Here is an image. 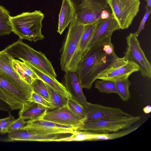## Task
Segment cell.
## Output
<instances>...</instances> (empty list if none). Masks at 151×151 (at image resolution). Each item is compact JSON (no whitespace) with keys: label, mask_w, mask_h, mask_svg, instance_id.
Wrapping results in <instances>:
<instances>
[{"label":"cell","mask_w":151,"mask_h":151,"mask_svg":"<svg viewBox=\"0 0 151 151\" xmlns=\"http://www.w3.org/2000/svg\"><path fill=\"white\" fill-rule=\"evenodd\" d=\"M117 57L111 40L88 49L76 72L82 88L90 89L98 75L108 68Z\"/></svg>","instance_id":"cell-1"},{"label":"cell","mask_w":151,"mask_h":151,"mask_svg":"<svg viewBox=\"0 0 151 151\" xmlns=\"http://www.w3.org/2000/svg\"><path fill=\"white\" fill-rule=\"evenodd\" d=\"M44 17L40 11L24 12L14 16H10L12 32L19 39L36 42L42 40V21Z\"/></svg>","instance_id":"cell-2"},{"label":"cell","mask_w":151,"mask_h":151,"mask_svg":"<svg viewBox=\"0 0 151 151\" xmlns=\"http://www.w3.org/2000/svg\"><path fill=\"white\" fill-rule=\"evenodd\" d=\"M4 50L13 58L25 61L49 75L57 77L51 63L45 54L35 50L21 40L19 39Z\"/></svg>","instance_id":"cell-3"},{"label":"cell","mask_w":151,"mask_h":151,"mask_svg":"<svg viewBox=\"0 0 151 151\" xmlns=\"http://www.w3.org/2000/svg\"><path fill=\"white\" fill-rule=\"evenodd\" d=\"M75 9V20L85 25L95 22L101 19L104 10L111 12L107 0H70Z\"/></svg>","instance_id":"cell-4"},{"label":"cell","mask_w":151,"mask_h":151,"mask_svg":"<svg viewBox=\"0 0 151 151\" xmlns=\"http://www.w3.org/2000/svg\"><path fill=\"white\" fill-rule=\"evenodd\" d=\"M140 119V116L131 115L124 117L101 119L84 122L76 130L98 134L109 133L130 128Z\"/></svg>","instance_id":"cell-5"},{"label":"cell","mask_w":151,"mask_h":151,"mask_svg":"<svg viewBox=\"0 0 151 151\" xmlns=\"http://www.w3.org/2000/svg\"><path fill=\"white\" fill-rule=\"evenodd\" d=\"M120 29H128L139 11V0H107Z\"/></svg>","instance_id":"cell-6"},{"label":"cell","mask_w":151,"mask_h":151,"mask_svg":"<svg viewBox=\"0 0 151 151\" xmlns=\"http://www.w3.org/2000/svg\"><path fill=\"white\" fill-rule=\"evenodd\" d=\"M84 28V25L79 24L75 19L70 23L60 57L61 69L65 72L69 70L71 62L78 48Z\"/></svg>","instance_id":"cell-7"},{"label":"cell","mask_w":151,"mask_h":151,"mask_svg":"<svg viewBox=\"0 0 151 151\" xmlns=\"http://www.w3.org/2000/svg\"><path fill=\"white\" fill-rule=\"evenodd\" d=\"M127 47L124 57L135 64L141 75L148 79L151 78V65L141 47L135 33H130L126 37Z\"/></svg>","instance_id":"cell-8"},{"label":"cell","mask_w":151,"mask_h":151,"mask_svg":"<svg viewBox=\"0 0 151 151\" xmlns=\"http://www.w3.org/2000/svg\"><path fill=\"white\" fill-rule=\"evenodd\" d=\"M13 58L4 50L0 51V74L30 98L33 91L31 86L14 68L12 63Z\"/></svg>","instance_id":"cell-9"},{"label":"cell","mask_w":151,"mask_h":151,"mask_svg":"<svg viewBox=\"0 0 151 151\" xmlns=\"http://www.w3.org/2000/svg\"><path fill=\"white\" fill-rule=\"evenodd\" d=\"M138 71L135 64L126 60L124 57H117L108 68L98 75L97 79L114 81L120 78L129 77L132 73Z\"/></svg>","instance_id":"cell-10"},{"label":"cell","mask_w":151,"mask_h":151,"mask_svg":"<svg viewBox=\"0 0 151 151\" xmlns=\"http://www.w3.org/2000/svg\"><path fill=\"white\" fill-rule=\"evenodd\" d=\"M83 107L86 117L84 122L131 115L119 108L92 104L88 102Z\"/></svg>","instance_id":"cell-11"},{"label":"cell","mask_w":151,"mask_h":151,"mask_svg":"<svg viewBox=\"0 0 151 151\" xmlns=\"http://www.w3.org/2000/svg\"><path fill=\"white\" fill-rule=\"evenodd\" d=\"M119 29V26L112 13L107 19L98 20L96 22L95 29L88 49L103 42L111 40L114 32Z\"/></svg>","instance_id":"cell-12"},{"label":"cell","mask_w":151,"mask_h":151,"mask_svg":"<svg viewBox=\"0 0 151 151\" xmlns=\"http://www.w3.org/2000/svg\"><path fill=\"white\" fill-rule=\"evenodd\" d=\"M70 133L42 134L24 128L8 133L9 141L53 142L54 140L69 136Z\"/></svg>","instance_id":"cell-13"},{"label":"cell","mask_w":151,"mask_h":151,"mask_svg":"<svg viewBox=\"0 0 151 151\" xmlns=\"http://www.w3.org/2000/svg\"><path fill=\"white\" fill-rule=\"evenodd\" d=\"M47 112L42 119L62 125L70 126L76 130L83 124V122L74 114L67 106Z\"/></svg>","instance_id":"cell-14"},{"label":"cell","mask_w":151,"mask_h":151,"mask_svg":"<svg viewBox=\"0 0 151 151\" xmlns=\"http://www.w3.org/2000/svg\"><path fill=\"white\" fill-rule=\"evenodd\" d=\"M25 127L35 132L45 134L70 133L76 130L73 127L62 125L42 119L28 120Z\"/></svg>","instance_id":"cell-15"},{"label":"cell","mask_w":151,"mask_h":151,"mask_svg":"<svg viewBox=\"0 0 151 151\" xmlns=\"http://www.w3.org/2000/svg\"><path fill=\"white\" fill-rule=\"evenodd\" d=\"M96 22L84 25L78 48L71 62L69 70L76 72L78 65L87 50L91 40L95 29Z\"/></svg>","instance_id":"cell-16"},{"label":"cell","mask_w":151,"mask_h":151,"mask_svg":"<svg viewBox=\"0 0 151 151\" xmlns=\"http://www.w3.org/2000/svg\"><path fill=\"white\" fill-rule=\"evenodd\" d=\"M65 72L63 80V85L71 98L82 106H84L87 101L76 72L70 70Z\"/></svg>","instance_id":"cell-17"},{"label":"cell","mask_w":151,"mask_h":151,"mask_svg":"<svg viewBox=\"0 0 151 151\" xmlns=\"http://www.w3.org/2000/svg\"><path fill=\"white\" fill-rule=\"evenodd\" d=\"M47 109L41 104L30 101L23 104L19 112V117L25 120L41 119L47 112Z\"/></svg>","instance_id":"cell-18"},{"label":"cell","mask_w":151,"mask_h":151,"mask_svg":"<svg viewBox=\"0 0 151 151\" xmlns=\"http://www.w3.org/2000/svg\"><path fill=\"white\" fill-rule=\"evenodd\" d=\"M75 18V9L70 1L63 0L59 15L57 32L61 35Z\"/></svg>","instance_id":"cell-19"},{"label":"cell","mask_w":151,"mask_h":151,"mask_svg":"<svg viewBox=\"0 0 151 151\" xmlns=\"http://www.w3.org/2000/svg\"><path fill=\"white\" fill-rule=\"evenodd\" d=\"M21 60L24 61L34 71L39 79L46 84L64 96L68 98L71 97L64 85L59 82L56 78L44 72L29 63L23 60Z\"/></svg>","instance_id":"cell-20"},{"label":"cell","mask_w":151,"mask_h":151,"mask_svg":"<svg viewBox=\"0 0 151 151\" xmlns=\"http://www.w3.org/2000/svg\"><path fill=\"white\" fill-rule=\"evenodd\" d=\"M0 90L23 104L30 101V98L0 74Z\"/></svg>","instance_id":"cell-21"},{"label":"cell","mask_w":151,"mask_h":151,"mask_svg":"<svg viewBox=\"0 0 151 151\" xmlns=\"http://www.w3.org/2000/svg\"><path fill=\"white\" fill-rule=\"evenodd\" d=\"M12 63L14 68L19 76L30 85L34 80L39 79L34 71L24 61L22 62L13 58Z\"/></svg>","instance_id":"cell-22"},{"label":"cell","mask_w":151,"mask_h":151,"mask_svg":"<svg viewBox=\"0 0 151 151\" xmlns=\"http://www.w3.org/2000/svg\"><path fill=\"white\" fill-rule=\"evenodd\" d=\"M128 78L129 77H125L114 81L116 87L117 94L124 102L128 101L131 97L129 87L132 83Z\"/></svg>","instance_id":"cell-23"},{"label":"cell","mask_w":151,"mask_h":151,"mask_svg":"<svg viewBox=\"0 0 151 151\" xmlns=\"http://www.w3.org/2000/svg\"><path fill=\"white\" fill-rule=\"evenodd\" d=\"M9 12L0 5V37L10 34L12 32Z\"/></svg>","instance_id":"cell-24"},{"label":"cell","mask_w":151,"mask_h":151,"mask_svg":"<svg viewBox=\"0 0 151 151\" xmlns=\"http://www.w3.org/2000/svg\"><path fill=\"white\" fill-rule=\"evenodd\" d=\"M97 134L87 132L75 130L70 136L54 140L53 142L91 141Z\"/></svg>","instance_id":"cell-25"},{"label":"cell","mask_w":151,"mask_h":151,"mask_svg":"<svg viewBox=\"0 0 151 151\" xmlns=\"http://www.w3.org/2000/svg\"><path fill=\"white\" fill-rule=\"evenodd\" d=\"M139 125L132 126L130 128L113 132L103 134H98L91 141L111 140L117 139L126 135L137 129Z\"/></svg>","instance_id":"cell-26"},{"label":"cell","mask_w":151,"mask_h":151,"mask_svg":"<svg viewBox=\"0 0 151 151\" xmlns=\"http://www.w3.org/2000/svg\"><path fill=\"white\" fill-rule=\"evenodd\" d=\"M45 83L51 101L55 107L56 109L67 105L68 98L64 96Z\"/></svg>","instance_id":"cell-27"},{"label":"cell","mask_w":151,"mask_h":151,"mask_svg":"<svg viewBox=\"0 0 151 151\" xmlns=\"http://www.w3.org/2000/svg\"><path fill=\"white\" fill-rule=\"evenodd\" d=\"M94 87L100 93L107 94L117 93L116 85L114 81L103 80L100 81L97 79L95 81Z\"/></svg>","instance_id":"cell-28"},{"label":"cell","mask_w":151,"mask_h":151,"mask_svg":"<svg viewBox=\"0 0 151 151\" xmlns=\"http://www.w3.org/2000/svg\"><path fill=\"white\" fill-rule=\"evenodd\" d=\"M30 86L33 92L51 102L47 88L42 80L40 79H35Z\"/></svg>","instance_id":"cell-29"},{"label":"cell","mask_w":151,"mask_h":151,"mask_svg":"<svg viewBox=\"0 0 151 151\" xmlns=\"http://www.w3.org/2000/svg\"><path fill=\"white\" fill-rule=\"evenodd\" d=\"M67 106L70 110L84 122L86 117L83 106L71 97L68 98Z\"/></svg>","instance_id":"cell-30"},{"label":"cell","mask_w":151,"mask_h":151,"mask_svg":"<svg viewBox=\"0 0 151 151\" xmlns=\"http://www.w3.org/2000/svg\"><path fill=\"white\" fill-rule=\"evenodd\" d=\"M0 99L7 103L12 110L20 109L23 104L0 90Z\"/></svg>","instance_id":"cell-31"},{"label":"cell","mask_w":151,"mask_h":151,"mask_svg":"<svg viewBox=\"0 0 151 151\" xmlns=\"http://www.w3.org/2000/svg\"><path fill=\"white\" fill-rule=\"evenodd\" d=\"M30 101L41 104L47 107L48 109H56L55 107L52 103L33 91L31 94Z\"/></svg>","instance_id":"cell-32"},{"label":"cell","mask_w":151,"mask_h":151,"mask_svg":"<svg viewBox=\"0 0 151 151\" xmlns=\"http://www.w3.org/2000/svg\"><path fill=\"white\" fill-rule=\"evenodd\" d=\"M25 120L20 117L14 120L8 127V133L24 128L27 125V121Z\"/></svg>","instance_id":"cell-33"},{"label":"cell","mask_w":151,"mask_h":151,"mask_svg":"<svg viewBox=\"0 0 151 151\" xmlns=\"http://www.w3.org/2000/svg\"><path fill=\"white\" fill-rule=\"evenodd\" d=\"M14 120V117L10 112L8 117L0 119V134L8 133V127Z\"/></svg>","instance_id":"cell-34"},{"label":"cell","mask_w":151,"mask_h":151,"mask_svg":"<svg viewBox=\"0 0 151 151\" xmlns=\"http://www.w3.org/2000/svg\"><path fill=\"white\" fill-rule=\"evenodd\" d=\"M145 9V12L144 15L140 22L139 27L137 31L135 32L136 36L137 37L141 32L144 29L145 24L148 17L151 13V9H150L146 5Z\"/></svg>","instance_id":"cell-35"},{"label":"cell","mask_w":151,"mask_h":151,"mask_svg":"<svg viewBox=\"0 0 151 151\" xmlns=\"http://www.w3.org/2000/svg\"><path fill=\"white\" fill-rule=\"evenodd\" d=\"M12 110L6 102L0 99V110L10 112Z\"/></svg>","instance_id":"cell-36"},{"label":"cell","mask_w":151,"mask_h":151,"mask_svg":"<svg viewBox=\"0 0 151 151\" xmlns=\"http://www.w3.org/2000/svg\"><path fill=\"white\" fill-rule=\"evenodd\" d=\"M111 14V12L107 10H105L103 11L101 14V18L102 19L108 18Z\"/></svg>","instance_id":"cell-37"},{"label":"cell","mask_w":151,"mask_h":151,"mask_svg":"<svg viewBox=\"0 0 151 151\" xmlns=\"http://www.w3.org/2000/svg\"><path fill=\"white\" fill-rule=\"evenodd\" d=\"M144 113L146 114L150 113L151 111V107L150 105H147L143 109Z\"/></svg>","instance_id":"cell-38"},{"label":"cell","mask_w":151,"mask_h":151,"mask_svg":"<svg viewBox=\"0 0 151 151\" xmlns=\"http://www.w3.org/2000/svg\"><path fill=\"white\" fill-rule=\"evenodd\" d=\"M147 3V5L150 9H151V0H145Z\"/></svg>","instance_id":"cell-39"}]
</instances>
